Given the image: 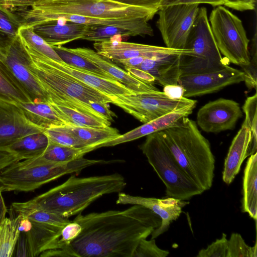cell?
Segmentation results:
<instances>
[{
	"mask_svg": "<svg viewBox=\"0 0 257 257\" xmlns=\"http://www.w3.org/2000/svg\"><path fill=\"white\" fill-rule=\"evenodd\" d=\"M73 221L81 230L61 249L42 252L41 257H132L140 241L152 234L161 223L150 209L133 205L123 210L81 213Z\"/></svg>",
	"mask_w": 257,
	"mask_h": 257,
	"instance_id": "6da1fadb",
	"label": "cell"
},
{
	"mask_svg": "<svg viewBox=\"0 0 257 257\" xmlns=\"http://www.w3.org/2000/svg\"><path fill=\"white\" fill-rule=\"evenodd\" d=\"M126 185L124 178L118 173L84 178L72 176L63 183L19 203L69 217L80 213L104 195L121 192Z\"/></svg>",
	"mask_w": 257,
	"mask_h": 257,
	"instance_id": "7a4b0ae2",
	"label": "cell"
},
{
	"mask_svg": "<svg viewBox=\"0 0 257 257\" xmlns=\"http://www.w3.org/2000/svg\"><path fill=\"white\" fill-rule=\"evenodd\" d=\"M159 133L187 176L203 191L210 189L214 177L215 158L209 141L196 122L185 117Z\"/></svg>",
	"mask_w": 257,
	"mask_h": 257,
	"instance_id": "3957f363",
	"label": "cell"
},
{
	"mask_svg": "<svg viewBox=\"0 0 257 257\" xmlns=\"http://www.w3.org/2000/svg\"><path fill=\"white\" fill-rule=\"evenodd\" d=\"M157 12L110 0H37L30 8L15 13L23 25L32 26L41 19L56 14L102 19L145 18L150 21Z\"/></svg>",
	"mask_w": 257,
	"mask_h": 257,
	"instance_id": "277c9868",
	"label": "cell"
},
{
	"mask_svg": "<svg viewBox=\"0 0 257 257\" xmlns=\"http://www.w3.org/2000/svg\"><path fill=\"white\" fill-rule=\"evenodd\" d=\"M28 51L32 59L34 72L48 97V102L104 119L92 108L90 103H111L109 96L50 65L40 54Z\"/></svg>",
	"mask_w": 257,
	"mask_h": 257,
	"instance_id": "5b68a950",
	"label": "cell"
},
{
	"mask_svg": "<svg viewBox=\"0 0 257 257\" xmlns=\"http://www.w3.org/2000/svg\"><path fill=\"white\" fill-rule=\"evenodd\" d=\"M107 163L83 157L66 163L29 166H23L18 161L0 170V188L2 192L32 191L64 175L78 174L88 167Z\"/></svg>",
	"mask_w": 257,
	"mask_h": 257,
	"instance_id": "8992f818",
	"label": "cell"
},
{
	"mask_svg": "<svg viewBox=\"0 0 257 257\" xmlns=\"http://www.w3.org/2000/svg\"><path fill=\"white\" fill-rule=\"evenodd\" d=\"M140 148L165 185L168 197L186 200L204 192L185 174L159 132L148 135Z\"/></svg>",
	"mask_w": 257,
	"mask_h": 257,
	"instance_id": "52a82bcc",
	"label": "cell"
},
{
	"mask_svg": "<svg viewBox=\"0 0 257 257\" xmlns=\"http://www.w3.org/2000/svg\"><path fill=\"white\" fill-rule=\"evenodd\" d=\"M193 55H181V75L204 73L221 69L229 61L222 57L212 33L207 9L199 8L185 46Z\"/></svg>",
	"mask_w": 257,
	"mask_h": 257,
	"instance_id": "ba28073f",
	"label": "cell"
},
{
	"mask_svg": "<svg viewBox=\"0 0 257 257\" xmlns=\"http://www.w3.org/2000/svg\"><path fill=\"white\" fill-rule=\"evenodd\" d=\"M208 20L220 53L229 62L240 67L248 65L249 40L241 20L222 5L213 9Z\"/></svg>",
	"mask_w": 257,
	"mask_h": 257,
	"instance_id": "9c48e42d",
	"label": "cell"
},
{
	"mask_svg": "<svg viewBox=\"0 0 257 257\" xmlns=\"http://www.w3.org/2000/svg\"><path fill=\"white\" fill-rule=\"evenodd\" d=\"M111 103L121 108L143 123L163 116L195 102L185 97L172 99L163 91L136 93L110 97Z\"/></svg>",
	"mask_w": 257,
	"mask_h": 257,
	"instance_id": "30bf717a",
	"label": "cell"
},
{
	"mask_svg": "<svg viewBox=\"0 0 257 257\" xmlns=\"http://www.w3.org/2000/svg\"><path fill=\"white\" fill-rule=\"evenodd\" d=\"M199 5H176L161 7L157 26L166 47L185 49L191 27L199 11Z\"/></svg>",
	"mask_w": 257,
	"mask_h": 257,
	"instance_id": "8fae6325",
	"label": "cell"
},
{
	"mask_svg": "<svg viewBox=\"0 0 257 257\" xmlns=\"http://www.w3.org/2000/svg\"><path fill=\"white\" fill-rule=\"evenodd\" d=\"M0 58L11 70L32 102L48 101L32 66V59L18 35L6 48L0 50Z\"/></svg>",
	"mask_w": 257,
	"mask_h": 257,
	"instance_id": "7c38bea8",
	"label": "cell"
},
{
	"mask_svg": "<svg viewBox=\"0 0 257 257\" xmlns=\"http://www.w3.org/2000/svg\"><path fill=\"white\" fill-rule=\"evenodd\" d=\"M244 72L228 65L214 71L181 75L178 84L184 89L186 98L204 95L218 91L234 84L244 82Z\"/></svg>",
	"mask_w": 257,
	"mask_h": 257,
	"instance_id": "4fadbf2b",
	"label": "cell"
},
{
	"mask_svg": "<svg viewBox=\"0 0 257 257\" xmlns=\"http://www.w3.org/2000/svg\"><path fill=\"white\" fill-rule=\"evenodd\" d=\"M93 47L98 54L116 62L139 57L153 58L174 55H193V51L191 49H176L112 39L94 42Z\"/></svg>",
	"mask_w": 257,
	"mask_h": 257,
	"instance_id": "5bb4252c",
	"label": "cell"
},
{
	"mask_svg": "<svg viewBox=\"0 0 257 257\" xmlns=\"http://www.w3.org/2000/svg\"><path fill=\"white\" fill-rule=\"evenodd\" d=\"M242 115L238 102L220 98L208 102L198 110L196 123L205 132L218 133L234 129Z\"/></svg>",
	"mask_w": 257,
	"mask_h": 257,
	"instance_id": "9a60e30c",
	"label": "cell"
},
{
	"mask_svg": "<svg viewBox=\"0 0 257 257\" xmlns=\"http://www.w3.org/2000/svg\"><path fill=\"white\" fill-rule=\"evenodd\" d=\"M116 203L142 205L159 216L161 219V225L151 234V239H155L168 230L171 223L178 218L182 212V208L189 202L170 197L158 199L133 196L119 192Z\"/></svg>",
	"mask_w": 257,
	"mask_h": 257,
	"instance_id": "2e32d148",
	"label": "cell"
},
{
	"mask_svg": "<svg viewBox=\"0 0 257 257\" xmlns=\"http://www.w3.org/2000/svg\"><path fill=\"white\" fill-rule=\"evenodd\" d=\"M44 131L30 122L17 105L0 100V152L25 136Z\"/></svg>",
	"mask_w": 257,
	"mask_h": 257,
	"instance_id": "e0dca14e",
	"label": "cell"
},
{
	"mask_svg": "<svg viewBox=\"0 0 257 257\" xmlns=\"http://www.w3.org/2000/svg\"><path fill=\"white\" fill-rule=\"evenodd\" d=\"M197 101L170 112L163 116L138 126L111 141L104 143L98 148L114 146L134 141L145 136L170 127L185 117L190 115L195 108Z\"/></svg>",
	"mask_w": 257,
	"mask_h": 257,
	"instance_id": "ac0fdd59",
	"label": "cell"
},
{
	"mask_svg": "<svg viewBox=\"0 0 257 257\" xmlns=\"http://www.w3.org/2000/svg\"><path fill=\"white\" fill-rule=\"evenodd\" d=\"M66 21L86 26H112L125 29L132 32L135 35L142 37L153 36L154 31L145 18L131 19H102L84 17L71 14H56L45 17L36 24L49 21Z\"/></svg>",
	"mask_w": 257,
	"mask_h": 257,
	"instance_id": "d6986e66",
	"label": "cell"
},
{
	"mask_svg": "<svg viewBox=\"0 0 257 257\" xmlns=\"http://www.w3.org/2000/svg\"><path fill=\"white\" fill-rule=\"evenodd\" d=\"M77 54L96 65L101 69L112 76L115 80L124 85L135 93L154 92L159 90L153 84L141 80L132 75L107 59L98 54L95 51L88 48H69Z\"/></svg>",
	"mask_w": 257,
	"mask_h": 257,
	"instance_id": "ffe728a7",
	"label": "cell"
},
{
	"mask_svg": "<svg viewBox=\"0 0 257 257\" xmlns=\"http://www.w3.org/2000/svg\"><path fill=\"white\" fill-rule=\"evenodd\" d=\"M40 55L50 65L73 78L96 89L110 98L115 96L136 94L116 80L103 78L71 67L63 62H57L43 55Z\"/></svg>",
	"mask_w": 257,
	"mask_h": 257,
	"instance_id": "44dd1931",
	"label": "cell"
},
{
	"mask_svg": "<svg viewBox=\"0 0 257 257\" xmlns=\"http://www.w3.org/2000/svg\"><path fill=\"white\" fill-rule=\"evenodd\" d=\"M63 228L35 222L22 215L19 229L25 234L29 256L34 257L48 249L50 243L60 235Z\"/></svg>",
	"mask_w": 257,
	"mask_h": 257,
	"instance_id": "7402d4cb",
	"label": "cell"
},
{
	"mask_svg": "<svg viewBox=\"0 0 257 257\" xmlns=\"http://www.w3.org/2000/svg\"><path fill=\"white\" fill-rule=\"evenodd\" d=\"M32 27L34 32L51 46H58L81 40L87 26L73 22L61 24L58 21H49L35 24Z\"/></svg>",
	"mask_w": 257,
	"mask_h": 257,
	"instance_id": "603a6c76",
	"label": "cell"
},
{
	"mask_svg": "<svg viewBox=\"0 0 257 257\" xmlns=\"http://www.w3.org/2000/svg\"><path fill=\"white\" fill-rule=\"evenodd\" d=\"M251 136L249 127L243 122L232 141L224 161L222 180L226 184L232 183L239 173L243 161L248 157Z\"/></svg>",
	"mask_w": 257,
	"mask_h": 257,
	"instance_id": "cb8c5ba5",
	"label": "cell"
},
{
	"mask_svg": "<svg viewBox=\"0 0 257 257\" xmlns=\"http://www.w3.org/2000/svg\"><path fill=\"white\" fill-rule=\"evenodd\" d=\"M181 55L163 57L145 58L138 68L152 75L156 82L163 86L178 83L181 76Z\"/></svg>",
	"mask_w": 257,
	"mask_h": 257,
	"instance_id": "d4e9b609",
	"label": "cell"
},
{
	"mask_svg": "<svg viewBox=\"0 0 257 257\" xmlns=\"http://www.w3.org/2000/svg\"><path fill=\"white\" fill-rule=\"evenodd\" d=\"M94 150L95 148L91 146L76 148L49 141L47 148L40 156L22 162L20 161L19 163L25 166L66 163L83 157L85 154Z\"/></svg>",
	"mask_w": 257,
	"mask_h": 257,
	"instance_id": "484cf974",
	"label": "cell"
},
{
	"mask_svg": "<svg viewBox=\"0 0 257 257\" xmlns=\"http://www.w3.org/2000/svg\"><path fill=\"white\" fill-rule=\"evenodd\" d=\"M16 105L22 109L30 122L44 131L52 127L68 125L48 102H21Z\"/></svg>",
	"mask_w": 257,
	"mask_h": 257,
	"instance_id": "4316f807",
	"label": "cell"
},
{
	"mask_svg": "<svg viewBox=\"0 0 257 257\" xmlns=\"http://www.w3.org/2000/svg\"><path fill=\"white\" fill-rule=\"evenodd\" d=\"M244 170L242 211L257 218V152L249 156Z\"/></svg>",
	"mask_w": 257,
	"mask_h": 257,
	"instance_id": "83f0119b",
	"label": "cell"
},
{
	"mask_svg": "<svg viewBox=\"0 0 257 257\" xmlns=\"http://www.w3.org/2000/svg\"><path fill=\"white\" fill-rule=\"evenodd\" d=\"M49 141L43 132L25 136L10 146L6 152L10 153L20 161L37 158L45 150Z\"/></svg>",
	"mask_w": 257,
	"mask_h": 257,
	"instance_id": "f1b7e54d",
	"label": "cell"
},
{
	"mask_svg": "<svg viewBox=\"0 0 257 257\" xmlns=\"http://www.w3.org/2000/svg\"><path fill=\"white\" fill-rule=\"evenodd\" d=\"M0 100L15 104L32 102L11 70L1 58Z\"/></svg>",
	"mask_w": 257,
	"mask_h": 257,
	"instance_id": "f546056e",
	"label": "cell"
},
{
	"mask_svg": "<svg viewBox=\"0 0 257 257\" xmlns=\"http://www.w3.org/2000/svg\"><path fill=\"white\" fill-rule=\"evenodd\" d=\"M63 126L86 146L94 147L95 149L100 144L115 139L120 135L117 129L110 126L101 128L68 125Z\"/></svg>",
	"mask_w": 257,
	"mask_h": 257,
	"instance_id": "4dcf8cb0",
	"label": "cell"
},
{
	"mask_svg": "<svg viewBox=\"0 0 257 257\" xmlns=\"http://www.w3.org/2000/svg\"><path fill=\"white\" fill-rule=\"evenodd\" d=\"M49 103L68 125L101 128L109 126L111 124V121L108 120L98 118L66 106Z\"/></svg>",
	"mask_w": 257,
	"mask_h": 257,
	"instance_id": "1f68e13d",
	"label": "cell"
},
{
	"mask_svg": "<svg viewBox=\"0 0 257 257\" xmlns=\"http://www.w3.org/2000/svg\"><path fill=\"white\" fill-rule=\"evenodd\" d=\"M22 215L6 217L0 223V257H11L15 250L20 231L19 229Z\"/></svg>",
	"mask_w": 257,
	"mask_h": 257,
	"instance_id": "d6a6232c",
	"label": "cell"
},
{
	"mask_svg": "<svg viewBox=\"0 0 257 257\" xmlns=\"http://www.w3.org/2000/svg\"><path fill=\"white\" fill-rule=\"evenodd\" d=\"M52 47L62 61L67 65L103 78L115 80L112 76L101 69L93 62L72 52L69 48L62 46Z\"/></svg>",
	"mask_w": 257,
	"mask_h": 257,
	"instance_id": "836d02e7",
	"label": "cell"
},
{
	"mask_svg": "<svg viewBox=\"0 0 257 257\" xmlns=\"http://www.w3.org/2000/svg\"><path fill=\"white\" fill-rule=\"evenodd\" d=\"M19 35L27 50L57 62H63L52 47L34 32L32 26L23 25L19 30Z\"/></svg>",
	"mask_w": 257,
	"mask_h": 257,
	"instance_id": "e575fe53",
	"label": "cell"
},
{
	"mask_svg": "<svg viewBox=\"0 0 257 257\" xmlns=\"http://www.w3.org/2000/svg\"><path fill=\"white\" fill-rule=\"evenodd\" d=\"M11 206L17 214L22 215L35 222L62 228L71 222L68 217L41 209L23 207L19 202H14Z\"/></svg>",
	"mask_w": 257,
	"mask_h": 257,
	"instance_id": "d590c367",
	"label": "cell"
},
{
	"mask_svg": "<svg viewBox=\"0 0 257 257\" xmlns=\"http://www.w3.org/2000/svg\"><path fill=\"white\" fill-rule=\"evenodd\" d=\"M23 26L15 13L0 6V50L8 47L19 35Z\"/></svg>",
	"mask_w": 257,
	"mask_h": 257,
	"instance_id": "8d00e7d4",
	"label": "cell"
},
{
	"mask_svg": "<svg viewBox=\"0 0 257 257\" xmlns=\"http://www.w3.org/2000/svg\"><path fill=\"white\" fill-rule=\"evenodd\" d=\"M115 36H135L130 30L112 26H87L81 40L94 42L112 39Z\"/></svg>",
	"mask_w": 257,
	"mask_h": 257,
	"instance_id": "74e56055",
	"label": "cell"
},
{
	"mask_svg": "<svg viewBox=\"0 0 257 257\" xmlns=\"http://www.w3.org/2000/svg\"><path fill=\"white\" fill-rule=\"evenodd\" d=\"M245 113L243 122L249 127L251 136L248 150V157L257 151V94L247 97L242 107Z\"/></svg>",
	"mask_w": 257,
	"mask_h": 257,
	"instance_id": "f35d334b",
	"label": "cell"
},
{
	"mask_svg": "<svg viewBox=\"0 0 257 257\" xmlns=\"http://www.w3.org/2000/svg\"><path fill=\"white\" fill-rule=\"evenodd\" d=\"M49 142L58 145L80 148L87 147L83 143L66 130L63 126H55L44 131Z\"/></svg>",
	"mask_w": 257,
	"mask_h": 257,
	"instance_id": "ab89813d",
	"label": "cell"
},
{
	"mask_svg": "<svg viewBox=\"0 0 257 257\" xmlns=\"http://www.w3.org/2000/svg\"><path fill=\"white\" fill-rule=\"evenodd\" d=\"M256 243L248 245L238 233H233L228 240L227 257H256Z\"/></svg>",
	"mask_w": 257,
	"mask_h": 257,
	"instance_id": "60d3db41",
	"label": "cell"
},
{
	"mask_svg": "<svg viewBox=\"0 0 257 257\" xmlns=\"http://www.w3.org/2000/svg\"><path fill=\"white\" fill-rule=\"evenodd\" d=\"M250 62L247 65L241 66L245 75L244 83L247 88L251 90L256 89L257 83V49L256 32L255 29L253 38L252 40L250 51H249Z\"/></svg>",
	"mask_w": 257,
	"mask_h": 257,
	"instance_id": "b9f144b4",
	"label": "cell"
},
{
	"mask_svg": "<svg viewBox=\"0 0 257 257\" xmlns=\"http://www.w3.org/2000/svg\"><path fill=\"white\" fill-rule=\"evenodd\" d=\"M81 230V227L78 223L73 220L71 221L62 228L60 235L50 243L47 250L64 247L76 238Z\"/></svg>",
	"mask_w": 257,
	"mask_h": 257,
	"instance_id": "7bdbcfd3",
	"label": "cell"
},
{
	"mask_svg": "<svg viewBox=\"0 0 257 257\" xmlns=\"http://www.w3.org/2000/svg\"><path fill=\"white\" fill-rule=\"evenodd\" d=\"M142 239L136 248L132 257H166L169 251L159 248L155 239Z\"/></svg>",
	"mask_w": 257,
	"mask_h": 257,
	"instance_id": "ee69618b",
	"label": "cell"
},
{
	"mask_svg": "<svg viewBox=\"0 0 257 257\" xmlns=\"http://www.w3.org/2000/svg\"><path fill=\"white\" fill-rule=\"evenodd\" d=\"M228 239L222 233L221 238L216 239L206 248L199 250L197 257H227Z\"/></svg>",
	"mask_w": 257,
	"mask_h": 257,
	"instance_id": "f6af8a7d",
	"label": "cell"
},
{
	"mask_svg": "<svg viewBox=\"0 0 257 257\" xmlns=\"http://www.w3.org/2000/svg\"><path fill=\"white\" fill-rule=\"evenodd\" d=\"M37 0H0V6L12 12H19L32 7Z\"/></svg>",
	"mask_w": 257,
	"mask_h": 257,
	"instance_id": "bcb514c9",
	"label": "cell"
},
{
	"mask_svg": "<svg viewBox=\"0 0 257 257\" xmlns=\"http://www.w3.org/2000/svg\"><path fill=\"white\" fill-rule=\"evenodd\" d=\"M202 4H208L214 7L224 5L222 0H161L160 7L176 5H199Z\"/></svg>",
	"mask_w": 257,
	"mask_h": 257,
	"instance_id": "7dc6e473",
	"label": "cell"
},
{
	"mask_svg": "<svg viewBox=\"0 0 257 257\" xmlns=\"http://www.w3.org/2000/svg\"><path fill=\"white\" fill-rule=\"evenodd\" d=\"M225 6L236 11L243 12L254 10L256 0H222Z\"/></svg>",
	"mask_w": 257,
	"mask_h": 257,
	"instance_id": "c3c4849f",
	"label": "cell"
},
{
	"mask_svg": "<svg viewBox=\"0 0 257 257\" xmlns=\"http://www.w3.org/2000/svg\"><path fill=\"white\" fill-rule=\"evenodd\" d=\"M124 5L159 10L161 0H110Z\"/></svg>",
	"mask_w": 257,
	"mask_h": 257,
	"instance_id": "681fc988",
	"label": "cell"
},
{
	"mask_svg": "<svg viewBox=\"0 0 257 257\" xmlns=\"http://www.w3.org/2000/svg\"><path fill=\"white\" fill-rule=\"evenodd\" d=\"M92 108L96 111L103 118L110 121L113 120L115 114L109 108L108 104L92 102L90 103Z\"/></svg>",
	"mask_w": 257,
	"mask_h": 257,
	"instance_id": "f907efd6",
	"label": "cell"
},
{
	"mask_svg": "<svg viewBox=\"0 0 257 257\" xmlns=\"http://www.w3.org/2000/svg\"><path fill=\"white\" fill-rule=\"evenodd\" d=\"M163 92L169 98L179 99L183 97L184 89L179 84H170L163 86Z\"/></svg>",
	"mask_w": 257,
	"mask_h": 257,
	"instance_id": "816d5d0a",
	"label": "cell"
},
{
	"mask_svg": "<svg viewBox=\"0 0 257 257\" xmlns=\"http://www.w3.org/2000/svg\"><path fill=\"white\" fill-rule=\"evenodd\" d=\"M127 72L136 78L148 83L154 84L155 78L148 72L138 68H125Z\"/></svg>",
	"mask_w": 257,
	"mask_h": 257,
	"instance_id": "f5cc1de1",
	"label": "cell"
},
{
	"mask_svg": "<svg viewBox=\"0 0 257 257\" xmlns=\"http://www.w3.org/2000/svg\"><path fill=\"white\" fill-rule=\"evenodd\" d=\"M20 160L13 154L7 152H0V170Z\"/></svg>",
	"mask_w": 257,
	"mask_h": 257,
	"instance_id": "db71d44e",
	"label": "cell"
},
{
	"mask_svg": "<svg viewBox=\"0 0 257 257\" xmlns=\"http://www.w3.org/2000/svg\"><path fill=\"white\" fill-rule=\"evenodd\" d=\"M146 58L144 57H134L132 58L121 60L118 61L119 63L123 65L125 68H138L141 63Z\"/></svg>",
	"mask_w": 257,
	"mask_h": 257,
	"instance_id": "11a10c76",
	"label": "cell"
},
{
	"mask_svg": "<svg viewBox=\"0 0 257 257\" xmlns=\"http://www.w3.org/2000/svg\"><path fill=\"white\" fill-rule=\"evenodd\" d=\"M2 192L0 188V223L6 218V215L7 212V208L3 197Z\"/></svg>",
	"mask_w": 257,
	"mask_h": 257,
	"instance_id": "9f6ffc18",
	"label": "cell"
}]
</instances>
